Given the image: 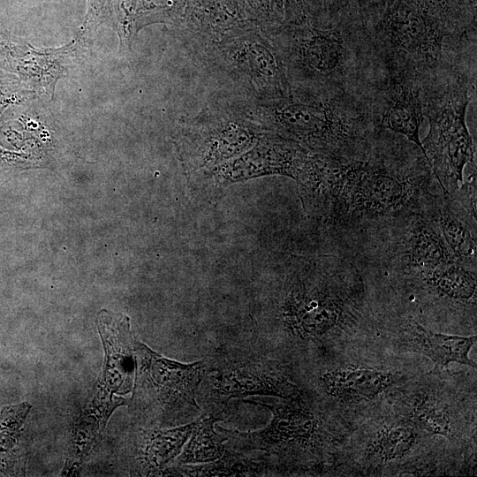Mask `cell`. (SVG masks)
<instances>
[{"mask_svg": "<svg viewBox=\"0 0 477 477\" xmlns=\"http://www.w3.org/2000/svg\"><path fill=\"white\" fill-rule=\"evenodd\" d=\"M363 25L385 74L425 85L476 73L475 21L444 0H393L375 22Z\"/></svg>", "mask_w": 477, "mask_h": 477, "instance_id": "obj_1", "label": "cell"}, {"mask_svg": "<svg viewBox=\"0 0 477 477\" xmlns=\"http://www.w3.org/2000/svg\"><path fill=\"white\" fill-rule=\"evenodd\" d=\"M267 34L292 87L374 98L386 75L363 22L305 18Z\"/></svg>", "mask_w": 477, "mask_h": 477, "instance_id": "obj_2", "label": "cell"}, {"mask_svg": "<svg viewBox=\"0 0 477 477\" xmlns=\"http://www.w3.org/2000/svg\"><path fill=\"white\" fill-rule=\"evenodd\" d=\"M405 145L389 140L382 130L362 157L322 155L313 196L329 207L332 216L343 220L404 214L432 173L423 154L409 153Z\"/></svg>", "mask_w": 477, "mask_h": 477, "instance_id": "obj_3", "label": "cell"}, {"mask_svg": "<svg viewBox=\"0 0 477 477\" xmlns=\"http://www.w3.org/2000/svg\"><path fill=\"white\" fill-rule=\"evenodd\" d=\"M223 100L263 131L331 157L364 156L382 131L369 97L292 87L271 101Z\"/></svg>", "mask_w": 477, "mask_h": 477, "instance_id": "obj_4", "label": "cell"}, {"mask_svg": "<svg viewBox=\"0 0 477 477\" xmlns=\"http://www.w3.org/2000/svg\"><path fill=\"white\" fill-rule=\"evenodd\" d=\"M193 52L226 89L223 99L263 102L292 93L281 56L262 29L238 26Z\"/></svg>", "mask_w": 477, "mask_h": 477, "instance_id": "obj_5", "label": "cell"}, {"mask_svg": "<svg viewBox=\"0 0 477 477\" xmlns=\"http://www.w3.org/2000/svg\"><path fill=\"white\" fill-rule=\"evenodd\" d=\"M476 74L458 72L421 85L424 116L429 123L423 154L444 194L461 186L465 169L475 163V147L466 115Z\"/></svg>", "mask_w": 477, "mask_h": 477, "instance_id": "obj_6", "label": "cell"}, {"mask_svg": "<svg viewBox=\"0 0 477 477\" xmlns=\"http://www.w3.org/2000/svg\"><path fill=\"white\" fill-rule=\"evenodd\" d=\"M134 357V410L163 424L183 423L201 413L195 396L207 368L203 361L177 362L136 340Z\"/></svg>", "mask_w": 477, "mask_h": 477, "instance_id": "obj_7", "label": "cell"}, {"mask_svg": "<svg viewBox=\"0 0 477 477\" xmlns=\"http://www.w3.org/2000/svg\"><path fill=\"white\" fill-rule=\"evenodd\" d=\"M264 132L223 100L206 106L187 119L178 137V151L189 178L246 152Z\"/></svg>", "mask_w": 477, "mask_h": 477, "instance_id": "obj_8", "label": "cell"}, {"mask_svg": "<svg viewBox=\"0 0 477 477\" xmlns=\"http://www.w3.org/2000/svg\"><path fill=\"white\" fill-rule=\"evenodd\" d=\"M314 152L269 132L237 157L190 177L212 190L264 176H285L305 188L310 179Z\"/></svg>", "mask_w": 477, "mask_h": 477, "instance_id": "obj_9", "label": "cell"}, {"mask_svg": "<svg viewBox=\"0 0 477 477\" xmlns=\"http://www.w3.org/2000/svg\"><path fill=\"white\" fill-rule=\"evenodd\" d=\"M97 327L105 350L103 373L93 402L96 418L103 428L111 413L125 404L120 398L131 391L135 368L134 339L129 318L102 310Z\"/></svg>", "mask_w": 477, "mask_h": 477, "instance_id": "obj_10", "label": "cell"}, {"mask_svg": "<svg viewBox=\"0 0 477 477\" xmlns=\"http://www.w3.org/2000/svg\"><path fill=\"white\" fill-rule=\"evenodd\" d=\"M293 282L282 307L284 322L302 337H319L335 329L345 316V305L339 294L328 284L304 281L299 258L289 260Z\"/></svg>", "mask_w": 477, "mask_h": 477, "instance_id": "obj_11", "label": "cell"}, {"mask_svg": "<svg viewBox=\"0 0 477 477\" xmlns=\"http://www.w3.org/2000/svg\"><path fill=\"white\" fill-rule=\"evenodd\" d=\"M374 104L379 128L405 137L423 154L420 130L425 116L420 85L409 78L387 73Z\"/></svg>", "mask_w": 477, "mask_h": 477, "instance_id": "obj_12", "label": "cell"}, {"mask_svg": "<svg viewBox=\"0 0 477 477\" xmlns=\"http://www.w3.org/2000/svg\"><path fill=\"white\" fill-rule=\"evenodd\" d=\"M269 408L273 416L269 424L256 432H238L218 428L221 433L238 450H276L290 445H305L315 435L317 421L313 414L304 409L289 405H264L247 400Z\"/></svg>", "mask_w": 477, "mask_h": 477, "instance_id": "obj_13", "label": "cell"}, {"mask_svg": "<svg viewBox=\"0 0 477 477\" xmlns=\"http://www.w3.org/2000/svg\"><path fill=\"white\" fill-rule=\"evenodd\" d=\"M476 342V336H457L434 332L416 321H410L403 329L399 345L405 351L425 355L434 363V370L446 368L456 362L476 367V363L469 357Z\"/></svg>", "mask_w": 477, "mask_h": 477, "instance_id": "obj_14", "label": "cell"}, {"mask_svg": "<svg viewBox=\"0 0 477 477\" xmlns=\"http://www.w3.org/2000/svg\"><path fill=\"white\" fill-rule=\"evenodd\" d=\"M322 387L341 400H369L396 382L392 373L367 367H346L329 370L321 377Z\"/></svg>", "mask_w": 477, "mask_h": 477, "instance_id": "obj_15", "label": "cell"}, {"mask_svg": "<svg viewBox=\"0 0 477 477\" xmlns=\"http://www.w3.org/2000/svg\"><path fill=\"white\" fill-rule=\"evenodd\" d=\"M403 257L418 270L431 269L456 261L433 223L419 216L413 220L405 234Z\"/></svg>", "mask_w": 477, "mask_h": 477, "instance_id": "obj_16", "label": "cell"}, {"mask_svg": "<svg viewBox=\"0 0 477 477\" xmlns=\"http://www.w3.org/2000/svg\"><path fill=\"white\" fill-rule=\"evenodd\" d=\"M214 377L217 393L228 398L264 394L289 398L297 393L291 382L261 369L217 372Z\"/></svg>", "mask_w": 477, "mask_h": 477, "instance_id": "obj_17", "label": "cell"}, {"mask_svg": "<svg viewBox=\"0 0 477 477\" xmlns=\"http://www.w3.org/2000/svg\"><path fill=\"white\" fill-rule=\"evenodd\" d=\"M195 421L170 429L142 432L139 458L147 472L162 468L180 453Z\"/></svg>", "mask_w": 477, "mask_h": 477, "instance_id": "obj_18", "label": "cell"}, {"mask_svg": "<svg viewBox=\"0 0 477 477\" xmlns=\"http://www.w3.org/2000/svg\"><path fill=\"white\" fill-rule=\"evenodd\" d=\"M420 278L438 295L468 301L476 296V272L454 261L431 269L419 270Z\"/></svg>", "mask_w": 477, "mask_h": 477, "instance_id": "obj_19", "label": "cell"}, {"mask_svg": "<svg viewBox=\"0 0 477 477\" xmlns=\"http://www.w3.org/2000/svg\"><path fill=\"white\" fill-rule=\"evenodd\" d=\"M437 226L456 261H476V239L472 229L450 206L437 210Z\"/></svg>", "mask_w": 477, "mask_h": 477, "instance_id": "obj_20", "label": "cell"}, {"mask_svg": "<svg viewBox=\"0 0 477 477\" xmlns=\"http://www.w3.org/2000/svg\"><path fill=\"white\" fill-rule=\"evenodd\" d=\"M216 418H199L195 421L192 436L178 458L179 464L205 463L223 456L226 437L214 429Z\"/></svg>", "mask_w": 477, "mask_h": 477, "instance_id": "obj_21", "label": "cell"}, {"mask_svg": "<svg viewBox=\"0 0 477 477\" xmlns=\"http://www.w3.org/2000/svg\"><path fill=\"white\" fill-rule=\"evenodd\" d=\"M416 441V433L410 426H385L373 438L369 451L382 461L395 460L409 453Z\"/></svg>", "mask_w": 477, "mask_h": 477, "instance_id": "obj_22", "label": "cell"}, {"mask_svg": "<svg viewBox=\"0 0 477 477\" xmlns=\"http://www.w3.org/2000/svg\"><path fill=\"white\" fill-rule=\"evenodd\" d=\"M413 418L417 425L431 435L449 436L452 421L445 408L432 398H423L413 408Z\"/></svg>", "mask_w": 477, "mask_h": 477, "instance_id": "obj_23", "label": "cell"}]
</instances>
